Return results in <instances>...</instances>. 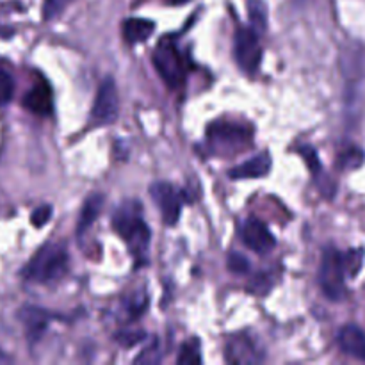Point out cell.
I'll list each match as a JSON object with an SVG mask.
<instances>
[{"instance_id":"cell-1","label":"cell","mask_w":365,"mask_h":365,"mask_svg":"<svg viewBox=\"0 0 365 365\" xmlns=\"http://www.w3.org/2000/svg\"><path fill=\"white\" fill-rule=\"evenodd\" d=\"M113 228L135 259H145L150 246V228L143 220V205L138 200H125L116 207L113 214Z\"/></svg>"},{"instance_id":"cell-2","label":"cell","mask_w":365,"mask_h":365,"mask_svg":"<svg viewBox=\"0 0 365 365\" xmlns=\"http://www.w3.org/2000/svg\"><path fill=\"white\" fill-rule=\"evenodd\" d=\"M68 253L63 245H45L29 260L24 269V278L34 284H53L68 271Z\"/></svg>"},{"instance_id":"cell-3","label":"cell","mask_w":365,"mask_h":365,"mask_svg":"<svg viewBox=\"0 0 365 365\" xmlns=\"http://www.w3.org/2000/svg\"><path fill=\"white\" fill-rule=\"evenodd\" d=\"M253 130L246 125L232 121H216L207 128V143L214 153L234 155L252 145Z\"/></svg>"},{"instance_id":"cell-4","label":"cell","mask_w":365,"mask_h":365,"mask_svg":"<svg viewBox=\"0 0 365 365\" xmlns=\"http://www.w3.org/2000/svg\"><path fill=\"white\" fill-rule=\"evenodd\" d=\"M153 64L168 88L177 89L184 84L185 75H187V64L173 39L166 38L159 43L153 52Z\"/></svg>"},{"instance_id":"cell-5","label":"cell","mask_w":365,"mask_h":365,"mask_svg":"<svg viewBox=\"0 0 365 365\" xmlns=\"http://www.w3.org/2000/svg\"><path fill=\"white\" fill-rule=\"evenodd\" d=\"M344 257L335 248H327L319 267V285L324 296L331 302H341L346 296Z\"/></svg>"},{"instance_id":"cell-6","label":"cell","mask_w":365,"mask_h":365,"mask_svg":"<svg viewBox=\"0 0 365 365\" xmlns=\"http://www.w3.org/2000/svg\"><path fill=\"white\" fill-rule=\"evenodd\" d=\"M234 53L239 68L246 73L253 75L259 71L260 59H262V46H260L259 34L253 29L239 27L235 31Z\"/></svg>"},{"instance_id":"cell-7","label":"cell","mask_w":365,"mask_h":365,"mask_svg":"<svg viewBox=\"0 0 365 365\" xmlns=\"http://www.w3.org/2000/svg\"><path fill=\"white\" fill-rule=\"evenodd\" d=\"M118 114H120V98H118L116 84H114V78L107 77L96 91L91 109V121L103 127V125L114 123L118 120Z\"/></svg>"},{"instance_id":"cell-8","label":"cell","mask_w":365,"mask_h":365,"mask_svg":"<svg viewBox=\"0 0 365 365\" xmlns=\"http://www.w3.org/2000/svg\"><path fill=\"white\" fill-rule=\"evenodd\" d=\"M150 196H152L153 203L159 207L164 225L175 227L182 210L180 192L168 182H155L150 185Z\"/></svg>"},{"instance_id":"cell-9","label":"cell","mask_w":365,"mask_h":365,"mask_svg":"<svg viewBox=\"0 0 365 365\" xmlns=\"http://www.w3.org/2000/svg\"><path fill=\"white\" fill-rule=\"evenodd\" d=\"M241 239L246 248L253 250V252L260 253V255L273 252L274 246H277V239L271 234L269 228L260 220H255V217H250V220L242 223Z\"/></svg>"},{"instance_id":"cell-10","label":"cell","mask_w":365,"mask_h":365,"mask_svg":"<svg viewBox=\"0 0 365 365\" xmlns=\"http://www.w3.org/2000/svg\"><path fill=\"white\" fill-rule=\"evenodd\" d=\"M225 359L228 364H259L264 360L262 349L248 335H234L225 346Z\"/></svg>"},{"instance_id":"cell-11","label":"cell","mask_w":365,"mask_h":365,"mask_svg":"<svg viewBox=\"0 0 365 365\" xmlns=\"http://www.w3.org/2000/svg\"><path fill=\"white\" fill-rule=\"evenodd\" d=\"M18 317H20L21 324H24L25 334H27V339L31 344L41 339V335L45 334L50 323V314L34 305H25L20 310V314H18Z\"/></svg>"},{"instance_id":"cell-12","label":"cell","mask_w":365,"mask_h":365,"mask_svg":"<svg viewBox=\"0 0 365 365\" xmlns=\"http://www.w3.org/2000/svg\"><path fill=\"white\" fill-rule=\"evenodd\" d=\"M337 342L339 348L346 355L365 362V334L362 328L355 327V324H346V327L339 330Z\"/></svg>"},{"instance_id":"cell-13","label":"cell","mask_w":365,"mask_h":365,"mask_svg":"<svg viewBox=\"0 0 365 365\" xmlns=\"http://www.w3.org/2000/svg\"><path fill=\"white\" fill-rule=\"evenodd\" d=\"M24 106L25 109L38 114V116H48V114L52 113V89H50V86L46 84L43 78L34 86V88L29 89L27 95L24 96Z\"/></svg>"},{"instance_id":"cell-14","label":"cell","mask_w":365,"mask_h":365,"mask_svg":"<svg viewBox=\"0 0 365 365\" xmlns=\"http://www.w3.org/2000/svg\"><path fill=\"white\" fill-rule=\"evenodd\" d=\"M271 171V155L267 152L252 157L246 163L239 164L234 170L228 171V177L234 180H246V178H262Z\"/></svg>"},{"instance_id":"cell-15","label":"cell","mask_w":365,"mask_h":365,"mask_svg":"<svg viewBox=\"0 0 365 365\" xmlns=\"http://www.w3.org/2000/svg\"><path fill=\"white\" fill-rule=\"evenodd\" d=\"M123 38L125 41L135 45V43H143L153 34L155 31V24L152 20H145V18H127L123 21Z\"/></svg>"},{"instance_id":"cell-16","label":"cell","mask_w":365,"mask_h":365,"mask_svg":"<svg viewBox=\"0 0 365 365\" xmlns=\"http://www.w3.org/2000/svg\"><path fill=\"white\" fill-rule=\"evenodd\" d=\"M103 207V196L102 195H91L84 202L81 210V216H78L77 221V235L86 234V232L91 228V225L95 223L96 217L100 216Z\"/></svg>"},{"instance_id":"cell-17","label":"cell","mask_w":365,"mask_h":365,"mask_svg":"<svg viewBox=\"0 0 365 365\" xmlns=\"http://www.w3.org/2000/svg\"><path fill=\"white\" fill-rule=\"evenodd\" d=\"M248 16L253 31L257 34L266 31L267 25V7L264 0H248Z\"/></svg>"},{"instance_id":"cell-18","label":"cell","mask_w":365,"mask_h":365,"mask_svg":"<svg viewBox=\"0 0 365 365\" xmlns=\"http://www.w3.org/2000/svg\"><path fill=\"white\" fill-rule=\"evenodd\" d=\"M364 160H365L364 150L359 148V146H349L348 150H344V152L339 155L337 164L342 171H349L362 166Z\"/></svg>"},{"instance_id":"cell-19","label":"cell","mask_w":365,"mask_h":365,"mask_svg":"<svg viewBox=\"0 0 365 365\" xmlns=\"http://www.w3.org/2000/svg\"><path fill=\"white\" fill-rule=\"evenodd\" d=\"M344 267H346V274L348 278H355L356 274L360 273L364 264V248H356V250H349L348 253H344Z\"/></svg>"},{"instance_id":"cell-20","label":"cell","mask_w":365,"mask_h":365,"mask_svg":"<svg viewBox=\"0 0 365 365\" xmlns=\"http://www.w3.org/2000/svg\"><path fill=\"white\" fill-rule=\"evenodd\" d=\"M177 364L184 365H196L202 364V355H200V344L196 341H189L187 344L182 346V351L178 355Z\"/></svg>"},{"instance_id":"cell-21","label":"cell","mask_w":365,"mask_h":365,"mask_svg":"<svg viewBox=\"0 0 365 365\" xmlns=\"http://www.w3.org/2000/svg\"><path fill=\"white\" fill-rule=\"evenodd\" d=\"M14 95V81L13 75L6 70L0 68V106H7Z\"/></svg>"},{"instance_id":"cell-22","label":"cell","mask_w":365,"mask_h":365,"mask_svg":"<svg viewBox=\"0 0 365 365\" xmlns=\"http://www.w3.org/2000/svg\"><path fill=\"white\" fill-rule=\"evenodd\" d=\"M298 153L303 157V160L307 163V166H309L310 173L312 175H317L321 171V163H319V155H317L316 148L310 145H302L298 148Z\"/></svg>"},{"instance_id":"cell-23","label":"cell","mask_w":365,"mask_h":365,"mask_svg":"<svg viewBox=\"0 0 365 365\" xmlns=\"http://www.w3.org/2000/svg\"><path fill=\"white\" fill-rule=\"evenodd\" d=\"M227 266L232 273H237V274L248 273V269H250L248 259H246L245 255H241V253H235V252H232L230 255H228Z\"/></svg>"},{"instance_id":"cell-24","label":"cell","mask_w":365,"mask_h":365,"mask_svg":"<svg viewBox=\"0 0 365 365\" xmlns=\"http://www.w3.org/2000/svg\"><path fill=\"white\" fill-rule=\"evenodd\" d=\"M146 334L145 331H120V334H116V342L120 346H123V348H132V346L139 344V342L145 341Z\"/></svg>"},{"instance_id":"cell-25","label":"cell","mask_w":365,"mask_h":365,"mask_svg":"<svg viewBox=\"0 0 365 365\" xmlns=\"http://www.w3.org/2000/svg\"><path fill=\"white\" fill-rule=\"evenodd\" d=\"M50 217H52V207L50 205L38 207V209H34V212L31 214L32 227H36V228L45 227V225L50 221Z\"/></svg>"},{"instance_id":"cell-26","label":"cell","mask_w":365,"mask_h":365,"mask_svg":"<svg viewBox=\"0 0 365 365\" xmlns=\"http://www.w3.org/2000/svg\"><path fill=\"white\" fill-rule=\"evenodd\" d=\"M159 362H160V351L159 348H157V342H153L148 349H145V351L134 360V364H159Z\"/></svg>"},{"instance_id":"cell-27","label":"cell","mask_w":365,"mask_h":365,"mask_svg":"<svg viewBox=\"0 0 365 365\" xmlns=\"http://www.w3.org/2000/svg\"><path fill=\"white\" fill-rule=\"evenodd\" d=\"M64 2H66V0H46V4H45L46 18L52 16L53 13H57V11H59V7L63 6Z\"/></svg>"},{"instance_id":"cell-28","label":"cell","mask_w":365,"mask_h":365,"mask_svg":"<svg viewBox=\"0 0 365 365\" xmlns=\"http://www.w3.org/2000/svg\"><path fill=\"white\" fill-rule=\"evenodd\" d=\"M11 362H13V360H11V356H7L6 353H4L2 349H0V365H2V364H11Z\"/></svg>"},{"instance_id":"cell-29","label":"cell","mask_w":365,"mask_h":365,"mask_svg":"<svg viewBox=\"0 0 365 365\" xmlns=\"http://www.w3.org/2000/svg\"><path fill=\"white\" fill-rule=\"evenodd\" d=\"M168 4H171V6H182V4H187L189 0H166Z\"/></svg>"}]
</instances>
